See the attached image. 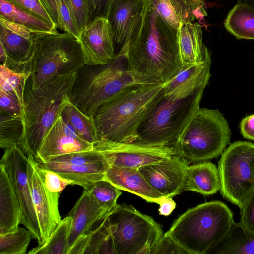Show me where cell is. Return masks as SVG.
<instances>
[{
  "mask_svg": "<svg viewBox=\"0 0 254 254\" xmlns=\"http://www.w3.org/2000/svg\"><path fill=\"white\" fill-rule=\"evenodd\" d=\"M0 128L1 148L19 146L23 133L21 114L13 115L0 111Z\"/></svg>",
  "mask_w": 254,
  "mask_h": 254,
  "instance_id": "obj_33",
  "label": "cell"
},
{
  "mask_svg": "<svg viewBox=\"0 0 254 254\" xmlns=\"http://www.w3.org/2000/svg\"><path fill=\"white\" fill-rule=\"evenodd\" d=\"M211 54L208 51L204 62L183 66L181 70L167 81L164 95L177 99L187 97L203 86H206L210 77Z\"/></svg>",
  "mask_w": 254,
  "mask_h": 254,
  "instance_id": "obj_19",
  "label": "cell"
},
{
  "mask_svg": "<svg viewBox=\"0 0 254 254\" xmlns=\"http://www.w3.org/2000/svg\"><path fill=\"white\" fill-rule=\"evenodd\" d=\"M22 103L17 96L13 92L0 89V109L13 115L21 114Z\"/></svg>",
  "mask_w": 254,
  "mask_h": 254,
  "instance_id": "obj_41",
  "label": "cell"
},
{
  "mask_svg": "<svg viewBox=\"0 0 254 254\" xmlns=\"http://www.w3.org/2000/svg\"><path fill=\"white\" fill-rule=\"evenodd\" d=\"M24 8L29 10L52 23L50 17L40 0H8Z\"/></svg>",
  "mask_w": 254,
  "mask_h": 254,
  "instance_id": "obj_45",
  "label": "cell"
},
{
  "mask_svg": "<svg viewBox=\"0 0 254 254\" xmlns=\"http://www.w3.org/2000/svg\"><path fill=\"white\" fill-rule=\"evenodd\" d=\"M64 119L81 138L95 144L98 140L93 120L70 102L62 114Z\"/></svg>",
  "mask_w": 254,
  "mask_h": 254,
  "instance_id": "obj_32",
  "label": "cell"
},
{
  "mask_svg": "<svg viewBox=\"0 0 254 254\" xmlns=\"http://www.w3.org/2000/svg\"><path fill=\"white\" fill-rule=\"evenodd\" d=\"M0 17L34 31L57 32V28L52 23L8 0H0Z\"/></svg>",
  "mask_w": 254,
  "mask_h": 254,
  "instance_id": "obj_29",
  "label": "cell"
},
{
  "mask_svg": "<svg viewBox=\"0 0 254 254\" xmlns=\"http://www.w3.org/2000/svg\"><path fill=\"white\" fill-rule=\"evenodd\" d=\"M114 0H86L89 11V24L98 17L107 18Z\"/></svg>",
  "mask_w": 254,
  "mask_h": 254,
  "instance_id": "obj_44",
  "label": "cell"
},
{
  "mask_svg": "<svg viewBox=\"0 0 254 254\" xmlns=\"http://www.w3.org/2000/svg\"><path fill=\"white\" fill-rule=\"evenodd\" d=\"M189 254V253L165 233L163 234L151 253V254Z\"/></svg>",
  "mask_w": 254,
  "mask_h": 254,
  "instance_id": "obj_42",
  "label": "cell"
},
{
  "mask_svg": "<svg viewBox=\"0 0 254 254\" xmlns=\"http://www.w3.org/2000/svg\"><path fill=\"white\" fill-rule=\"evenodd\" d=\"M237 3L247 4L254 7V0H237Z\"/></svg>",
  "mask_w": 254,
  "mask_h": 254,
  "instance_id": "obj_48",
  "label": "cell"
},
{
  "mask_svg": "<svg viewBox=\"0 0 254 254\" xmlns=\"http://www.w3.org/2000/svg\"><path fill=\"white\" fill-rule=\"evenodd\" d=\"M78 71L54 77L35 89L27 81L23 96V133L19 145L27 155H37L46 133L71 102Z\"/></svg>",
  "mask_w": 254,
  "mask_h": 254,
  "instance_id": "obj_3",
  "label": "cell"
},
{
  "mask_svg": "<svg viewBox=\"0 0 254 254\" xmlns=\"http://www.w3.org/2000/svg\"><path fill=\"white\" fill-rule=\"evenodd\" d=\"M203 86L193 94L174 99L164 95L140 124L136 142L172 146L190 118L200 108Z\"/></svg>",
  "mask_w": 254,
  "mask_h": 254,
  "instance_id": "obj_8",
  "label": "cell"
},
{
  "mask_svg": "<svg viewBox=\"0 0 254 254\" xmlns=\"http://www.w3.org/2000/svg\"><path fill=\"white\" fill-rule=\"evenodd\" d=\"M30 75L31 71L14 70L0 63V89L14 93L22 105L24 89Z\"/></svg>",
  "mask_w": 254,
  "mask_h": 254,
  "instance_id": "obj_35",
  "label": "cell"
},
{
  "mask_svg": "<svg viewBox=\"0 0 254 254\" xmlns=\"http://www.w3.org/2000/svg\"><path fill=\"white\" fill-rule=\"evenodd\" d=\"M206 0H148L156 12L176 29L186 23L200 21L207 15Z\"/></svg>",
  "mask_w": 254,
  "mask_h": 254,
  "instance_id": "obj_20",
  "label": "cell"
},
{
  "mask_svg": "<svg viewBox=\"0 0 254 254\" xmlns=\"http://www.w3.org/2000/svg\"><path fill=\"white\" fill-rule=\"evenodd\" d=\"M190 162L173 155L158 163L139 168L150 185L165 198H172L183 192L185 171Z\"/></svg>",
  "mask_w": 254,
  "mask_h": 254,
  "instance_id": "obj_16",
  "label": "cell"
},
{
  "mask_svg": "<svg viewBox=\"0 0 254 254\" xmlns=\"http://www.w3.org/2000/svg\"><path fill=\"white\" fill-rule=\"evenodd\" d=\"M110 211L101 206L89 193L84 190L68 213L71 218L68 244L70 248L82 236L88 233L93 226Z\"/></svg>",
  "mask_w": 254,
  "mask_h": 254,
  "instance_id": "obj_21",
  "label": "cell"
},
{
  "mask_svg": "<svg viewBox=\"0 0 254 254\" xmlns=\"http://www.w3.org/2000/svg\"><path fill=\"white\" fill-rule=\"evenodd\" d=\"M27 156L28 180L40 230L42 245L62 220L58 208L59 193L51 192L47 188L34 157L31 154Z\"/></svg>",
  "mask_w": 254,
  "mask_h": 254,
  "instance_id": "obj_13",
  "label": "cell"
},
{
  "mask_svg": "<svg viewBox=\"0 0 254 254\" xmlns=\"http://www.w3.org/2000/svg\"><path fill=\"white\" fill-rule=\"evenodd\" d=\"M49 161L76 165H85L104 162L107 160L104 152L94 145V148L92 150L66 154L56 157Z\"/></svg>",
  "mask_w": 254,
  "mask_h": 254,
  "instance_id": "obj_38",
  "label": "cell"
},
{
  "mask_svg": "<svg viewBox=\"0 0 254 254\" xmlns=\"http://www.w3.org/2000/svg\"><path fill=\"white\" fill-rule=\"evenodd\" d=\"M0 163L8 175L19 199L22 211L20 224L32 233L38 246L42 244L40 230L28 180L27 155L18 146L5 150Z\"/></svg>",
  "mask_w": 254,
  "mask_h": 254,
  "instance_id": "obj_11",
  "label": "cell"
},
{
  "mask_svg": "<svg viewBox=\"0 0 254 254\" xmlns=\"http://www.w3.org/2000/svg\"><path fill=\"white\" fill-rule=\"evenodd\" d=\"M32 235L26 228L0 235V254H24L26 253Z\"/></svg>",
  "mask_w": 254,
  "mask_h": 254,
  "instance_id": "obj_36",
  "label": "cell"
},
{
  "mask_svg": "<svg viewBox=\"0 0 254 254\" xmlns=\"http://www.w3.org/2000/svg\"><path fill=\"white\" fill-rule=\"evenodd\" d=\"M57 28L78 38L79 35L69 10L63 0H40Z\"/></svg>",
  "mask_w": 254,
  "mask_h": 254,
  "instance_id": "obj_34",
  "label": "cell"
},
{
  "mask_svg": "<svg viewBox=\"0 0 254 254\" xmlns=\"http://www.w3.org/2000/svg\"><path fill=\"white\" fill-rule=\"evenodd\" d=\"M38 168L46 187L51 192L60 193L67 185H72L70 181L62 178L52 171L39 166Z\"/></svg>",
  "mask_w": 254,
  "mask_h": 254,
  "instance_id": "obj_40",
  "label": "cell"
},
{
  "mask_svg": "<svg viewBox=\"0 0 254 254\" xmlns=\"http://www.w3.org/2000/svg\"><path fill=\"white\" fill-rule=\"evenodd\" d=\"M227 120L218 110L199 108L172 146L175 155L190 162H201L222 154L230 144Z\"/></svg>",
  "mask_w": 254,
  "mask_h": 254,
  "instance_id": "obj_6",
  "label": "cell"
},
{
  "mask_svg": "<svg viewBox=\"0 0 254 254\" xmlns=\"http://www.w3.org/2000/svg\"><path fill=\"white\" fill-rule=\"evenodd\" d=\"M78 39L85 65H105L116 56L115 45L107 18L98 17L92 21L81 32Z\"/></svg>",
  "mask_w": 254,
  "mask_h": 254,
  "instance_id": "obj_14",
  "label": "cell"
},
{
  "mask_svg": "<svg viewBox=\"0 0 254 254\" xmlns=\"http://www.w3.org/2000/svg\"><path fill=\"white\" fill-rule=\"evenodd\" d=\"M202 26L188 22L178 29V44L182 66L202 63L209 51L203 44Z\"/></svg>",
  "mask_w": 254,
  "mask_h": 254,
  "instance_id": "obj_25",
  "label": "cell"
},
{
  "mask_svg": "<svg viewBox=\"0 0 254 254\" xmlns=\"http://www.w3.org/2000/svg\"><path fill=\"white\" fill-rule=\"evenodd\" d=\"M224 26L238 39L254 40V7L237 3L228 13Z\"/></svg>",
  "mask_w": 254,
  "mask_h": 254,
  "instance_id": "obj_30",
  "label": "cell"
},
{
  "mask_svg": "<svg viewBox=\"0 0 254 254\" xmlns=\"http://www.w3.org/2000/svg\"><path fill=\"white\" fill-rule=\"evenodd\" d=\"M105 180L120 190L138 195L148 202L160 205L166 198L150 185L139 169L110 166Z\"/></svg>",
  "mask_w": 254,
  "mask_h": 254,
  "instance_id": "obj_22",
  "label": "cell"
},
{
  "mask_svg": "<svg viewBox=\"0 0 254 254\" xmlns=\"http://www.w3.org/2000/svg\"><path fill=\"white\" fill-rule=\"evenodd\" d=\"M126 62L123 50L108 64L97 69H88L84 75L79 73L71 98V102L92 119L107 98L130 87L158 84L159 82L136 71L124 68Z\"/></svg>",
  "mask_w": 254,
  "mask_h": 254,
  "instance_id": "obj_5",
  "label": "cell"
},
{
  "mask_svg": "<svg viewBox=\"0 0 254 254\" xmlns=\"http://www.w3.org/2000/svg\"><path fill=\"white\" fill-rule=\"evenodd\" d=\"M167 83L128 87L107 98L92 119L98 140L136 141L140 124L164 96Z\"/></svg>",
  "mask_w": 254,
  "mask_h": 254,
  "instance_id": "obj_2",
  "label": "cell"
},
{
  "mask_svg": "<svg viewBox=\"0 0 254 254\" xmlns=\"http://www.w3.org/2000/svg\"><path fill=\"white\" fill-rule=\"evenodd\" d=\"M108 219L116 254H151L163 235L152 218L131 206L117 204Z\"/></svg>",
  "mask_w": 254,
  "mask_h": 254,
  "instance_id": "obj_9",
  "label": "cell"
},
{
  "mask_svg": "<svg viewBox=\"0 0 254 254\" xmlns=\"http://www.w3.org/2000/svg\"><path fill=\"white\" fill-rule=\"evenodd\" d=\"M145 0H114L107 17L115 45L130 39L142 19Z\"/></svg>",
  "mask_w": 254,
  "mask_h": 254,
  "instance_id": "obj_17",
  "label": "cell"
},
{
  "mask_svg": "<svg viewBox=\"0 0 254 254\" xmlns=\"http://www.w3.org/2000/svg\"><path fill=\"white\" fill-rule=\"evenodd\" d=\"M240 128L244 138L254 141V114L244 118L240 122Z\"/></svg>",
  "mask_w": 254,
  "mask_h": 254,
  "instance_id": "obj_46",
  "label": "cell"
},
{
  "mask_svg": "<svg viewBox=\"0 0 254 254\" xmlns=\"http://www.w3.org/2000/svg\"><path fill=\"white\" fill-rule=\"evenodd\" d=\"M28 82L33 89L62 74L78 70L84 64L79 40L64 32L45 33L36 39Z\"/></svg>",
  "mask_w": 254,
  "mask_h": 254,
  "instance_id": "obj_7",
  "label": "cell"
},
{
  "mask_svg": "<svg viewBox=\"0 0 254 254\" xmlns=\"http://www.w3.org/2000/svg\"><path fill=\"white\" fill-rule=\"evenodd\" d=\"M94 148V144L78 136L62 116L46 133L34 158L36 161L46 162L59 156L90 150Z\"/></svg>",
  "mask_w": 254,
  "mask_h": 254,
  "instance_id": "obj_15",
  "label": "cell"
},
{
  "mask_svg": "<svg viewBox=\"0 0 254 254\" xmlns=\"http://www.w3.org/2000/svg\"><path fill=\"white\" fill-rule=\"evenodd\" d=\"M108 213L96 228L76 241L68 254H116Z\"/></svg>",
  "mask_w": 254,
  "mask_h": 254,
  "instance_id": "obj_27",
  "label": "cell"
},
{
  "mask_svg": "<svg viewBox=\"0 0 254 254\" xmlns=\"http://www.w3.org/2000/svg\"><path fill=\"white\" fill-rule=\"evenodd\" d=\"M86 190L108 211L117 205V199L122 194L121 190L106 180L97 181Z\"/></svg>",
  "mask_w": 254,
  "mask_h": 254,
  "instance_id": "obj_37",
  "label": "cell"
},
{
  "mask_svg": "<svg viewBox=\"0 0 254 254\" xmlns=\"http://www.w3.org/2000/svg\"><path fill=\"white\" fill-rule=\"evenodd\" d=\"M220 186L218 167L213 163L206 161L187 166L183 191H192L209 195L220 190Z\"/></svg>",
  "mask_w": 254,
  "mask_h": 254,
  "instance_id": "obj_26",
  "label": "cell"
},
{
  "mask_svg": "<svg viewBox=\"0 0 254 254\" xmlns=\"http://www.w3.org/2000/svg\"><path fill=\"white\" fill-rule=\"evenodd\" d=\"M233 214L220 201L205 202L188 209L166 232L189 254H204L228 233Z\"/></svg>",
  "mask_w": 254,
  "mask_h": 254,
  "instance_id": "obj_4",
  "label": "cell"
},
{
  "mask_svg": "<svg viewBox=\"0 0 254 254\" xmlns=\"http://www.w3.org/2000/svg\"><path fill=\"white\" fill-rule=\"evenodd\" d=\"M46 32L34 31L0 17V44L14 61L31 62L35 41Z\"/></svg>",
  "mask_w": 254,
  "mask_h": 254,
  "instance_id": "obj_18",
  "label": "cell"
},
{
  "mask_svg": "<svg viewBox=\"0 0 254 254\" xmlns=\"http://www.w3.org/2000/svg\"><path fill=\"white\" fill-rule=\"evenodd\" d=\"M240 209L239 222L246 229L254 232V190Z\"/></svg>",
  "mask_w": 254,
  "mask_h": 254,
  "instance_id": "obj_43",
  "label": "cell"
},
{
  "mask_svg": "<svg viewBox=\"0 0 254 254\" xmlns=\"http://www.w3.org/2000/svg\"><path fill=\"white\" fill-rule=\"evenodd\" d=\"M71 218L68 216L60 223L50 237L42 245L31 249L29 254H68Z\"/></svg>",
  "mask_w": 254,
  "mask_h": 254,
  "instance_id": "obj_31",
  "label": "cell"
},
{
  "mask_svg": "<svg viewBox=\"0 0 254 254\" xmlns=\"http://www.w3.org/2000/svg\"><path fill=\"white\" fill-rule=\"evenodd\" d=\"M95 145L104 153L110 166L139 169L164 161L175 155L172 146L134 142L116 143L98 140Z\"/></svg>",
  "mask_w": 254,
  "mask_h": 254,
  "instance_id": "obj_12",
  "label": "cell"
},
{
  "mask_svg": "<svg viewBox=\"0 0 254 254\" xmlns=\"http://www.w3.org/2000/svg\"><path fill=\"white\" fill-rule=\"evenodd\" d=\"M127 67L164 83L182 68L178 29L168 24L148 0L140 22L131 38L122 46Z\"/></svg>",
  "mask_w": 254,
  "mask_h": 254,
  "instance_id": "obj_1",
  "label": "cell"
},
{
  "mask_svg": "<svg viewBox=\"0 0 254 254\" xmlns=\"http://www.w3.org/2000/svg\"><path fill=\"white\" fill-rule=\"evenodd\" d=\"M159 205V214L161 215L168 216L174 210L176 205L172 198H166Z\"/></svg>",
  "mask_w": 254,
  "mask_h": 254,
  "instance_id": "obj_47",
  "label": "cell"
},
{
  "mask_svg": "<svg viewBox=\"0 0 254 254\" xmlns=\"http://www.w3.org/2000/svg\"><path fill=\"white\" fill-rule=\"evenodd\" d=\"M206 254H254V232L234 222L226 235Z\"/></svg>",
  "mask_w": 254,
  "mask_h": 254,
  "instance_id": "obj_28",
  "label": "cell"
},
{
  "mask_svg": "<svg viewBox=\"0 0 254 254\" xmlns=\"http://www.w3.org/2000/svg\"><path fill=\"white\" fill-rule=\"evenodd\" d=\"M63 0L69 10L79 36L89 24V11L86 0Z\"/></svg>",
  "mask_w": 254,
  "mask_h": 254,
  "instance_id": "obj_39",
  "label": "cell"
},
{
  "mask_svg": "<svg viewBox=\"0 0 254 254\" xmlns=\"http://www.w3.org/2000/svg\"><path fill=\"white\" fill-rule=\"evenodd\" d=\"M21 217L19 199L6 169L0 163V235L16 230Z\"/></svg>",
  "mask_w": 254,
  "mask_h": 254,
  "instance_id": "obj_24",
  "label": "cell"
},
{
  "mask_svg": "<svg viewBox=\"0 0 254 254\" xmlns=\"http://www.w3.org/2000/svg\"><path fill=\"white\" fill-rule=\"evenodd\" d=\"M218 170L221 195L241 208L254 190V144H229L221 155Z\"/></svg>",
  "mask_w": 254,
  "mask_h": 254,
  "instance_id": "obj_10",
  "label": "cell"
},
{
  "mask_svg": "<svg viewBox=\"0 0 254 254\" xmlns=\"http://www.w3.org/2000/svg\"><path fill=\"white\" fill-rule=\"evenodd\" d=\"M36 161V160H35ZM39 167L52 171L61 177L87 189L95 182L105 180V173L110 166L108 161L85 165H76L48 161H36Z\"/></svg>",
  "mask_w": 254,
  "mask_h": 254,
  "instance_id": "obj_23",
  "label": "cell"
}]
</instances>
